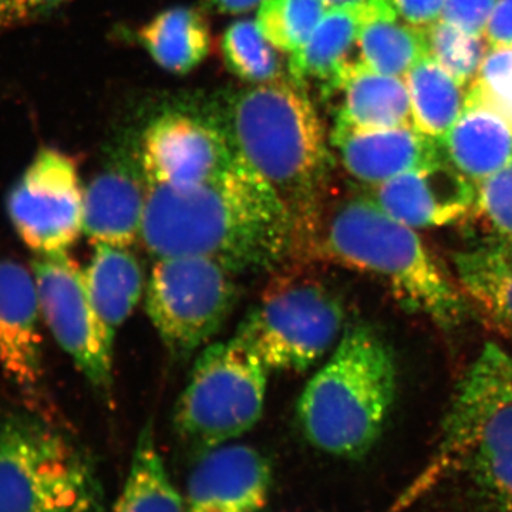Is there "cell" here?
Masks as SVG:
<instances>
[{"label": "cell", "instance_id": "35", "mask_svg": "<svg viewBox=\"0 0 512 512\" xmlns=\"http://www.w3.org/2000/svg\"><path fill=\"white\" fill-rule=\"evenodd\" d=\"M484 36L491 50L512 49V0H498Z\"/></svg>", "mask_w": 512, "mask_h": 512}, {"label": "cell", "instance_id": "30", "mask_svg": "<svg viewBox=\"0 0 512 512\" xmlns=\"http://www.w3.org/2000/svg\"><path fill=\"white\" fill-rule=\"evenodd\" d=\"M471 214L488 231L512 241V163L476 185Z\"/></svg>", "mask_w": 512, "mask_h": 512}, {"label": "cell", "instance_id": "34", "mask_svg": "<svg viewBox=\"0 0 512 512\" xmlns=\"http://www.w3.org/2000/svg\"><path fill=\"white\" fill-rule=\"evenodd\" d=\"M397 18L413 28L424 30L440 22L444 0H389Z\"/></svg>", "mask_w": 512, "mask_h": 512}, {"label": "cell", "instance_id": "36", "mask_svg": "<svg viewBox=\"0 0 512 512\" xmlns=\"http://www.w3.org/2000/svg\"><path fill=\"white\" fill-rule=\"evenodd\" d=\"M328 9H349L363 13L367 18L396 15L389 0H322Z\"/></svg>", "mask_w": 512, "mask_h": 512}, {"label": "cell", "instance_id": "9", "mask_svg": "<svg viewBox=\"0 0 512 512\" xmlns=\"http://www.w3.org/2000/svg\"><path fill=\"white\" fill-rule=\"evenodd\" d=\"M234 275L201 256L157 259L146 311L171 355L184 359L220 332L238 299Z\"/></svg>", "mask_w": 512, "mask_h": 512}, {"label": "cell", "instance_id": "15", "mask_svg": "<svg viewBox=\"0 0 512 512\" xmlns=\"http://www.w3.org/2000/svg\"><path fill=\"white\" fill-rule=\"evenodd\" d=\"M272 487L268 458L245 444L201 454L183 494L185 512H262Z\"/></svg>", "mask_w": 512, "mask_h": 512}, {"label": "cell", "instance_id": "25", "mask_svg": "<svg viewBox=\"0 0 512 512\" xmlns=\"http://www.w3.org/2000/svg\"><path fill=\"white\" fill-rule=\"evenodd\" d=\"M113 512H185L183 494L171 480L151 423L140 431Z\"/></svg>", "mask_w": 512, "mask_h": 512}, {"label": "cell", "instance_id": "13", "mask_svg": "<svg viewBox=\"0 0 512 512\" xmlns=\"http://www.w3.org/2000/svg\"><path fill=\"white\" fill-rule=\"evenodd\" d=\"M148 183L136 150L117 146L84 187L83 232L93 244L130 248L141 239Z\"/></svg>", "mask_w": 512, "mask_h": 512}, {"label": "cell", "instance_id": "14", "mask_svg": "<svg viewBox=\"0 0 512 512\" xmlns=\"http://www.w3.org/2000/svg\"><path fill=\"white\" fill-rule=\"evenodd\" d=\"M35 275L0 258V370L33 406L43 402V357Z\"/></svg>", "mask_w": 512, "mask_h": 512}, {"label": "cell", "instance_id": "21", "mask_svg": "<svg viewBox=\"0 0 512 512\" xmlns=\"http://www.w3.org/2000/svg\"><path fill=\"white\" fill-rule=\"evenodd\" d=\"M138 40L158 66L175 74L190 73L211 52L207 20L187 6L158 13L138 30Z\"/></svg>", "mask_w": 512, "mask_h": 512}, {"label": "cell", "instance_id": "18", "mask_svg": "<svg viewBox=\"0 0 512 512\" xmlns=\"http://www.w3.org/2000/svg\"><path fill=\"white\" fill-rule=\"evenodd\" d=\"M440 143L448 163L480 184L512 163V117L471 86L463 113Z\"/></svg>", "mask_w": 512, "mask_h": 512}, {"label": "cell", "instance_id": "4", "mask_svg": "<svg viewBox=\"0 0 512 512\" xmlns=\"http://www.w3.org/2000/svg\"><path fill=\"white\" fill-rule=\"evenodd\" d=\"M222 128L238 157L285 202L295 232L325 200L332 160L312 101L296 82L256 84L235 97Z\"/></svg>", "mask_w": 512, "mask_h": 512}, {"label": "cell", "instance_id": "26", "mask_svg": "<svg viewBox=\"0 0 512 512\" xmlns=\"http://www.w3.org/2000/svg\"><path fill=\"white\" fill-rule=\"evenodd\" d=\"M360 62L387 76L404 77L429 56L424 30L413 28L397 15L366 20L357 39Z\"/></svg>", "mask_w": 512, "mask_h": 512}, {"label": "cell", "instance_id": "5", "mask_svg": "<svg viewBox=\"0 0 512 512\" xmlns=\"http://www.w3.org/2000/svg\"><path fill=\"white\" fill-rule=\"evenodd\" d=\"M396 387L389 345L370 326H349L299 397L303 436L329 456L365 457L382 436Z\"/></svg>", "mask_w": 512, "mask_h": 512}, {"label": "cell", "instance_id": "23", "mask_svg": "<svg viewBox=\"0 0 512 512\" xmlns=\"http://www.w3.org/2000/svg\"><path fill=\"white\" fill-rule=\"evenodd\" d=\"M366 20L369 18L356 10H326L312 35L289 59L293 82L301 84L315 79L332 83L339 70L352 62L349 56L353 47H357Z\"/></svg>", "mask_w": 512, "mask_h": 512}, {"label": "cell", "instance_id": "1", "mask_svg": "<svg viewBox=\"0 0 512 512\" xmlns=\"http://www.w3.org/2000/svg\"><path fill=\"white\" fill-rule=\"evenodd\" d=\"M285 202L244 161L192 187L148 188L141 241L154 258L201 256L232 274L268 271L293 251Z\"/></svg>", "mask_w": 512, "mask_h": 512}, {"label": "cell", "instance_id": "3", "mask_svg": "<svg viewBox=\"0 0 512 512\" xmlns=\"http://www.w3.org/2000/svg\"><path fill=\"white\" fill-rule=\"evenodd\" d=\"M292 255L329 262L379 278L410 311L441 328L460 325L463 293L451 284L414 228L394 220L372 197L323 200L295 228Z\"/></svg>", "mask_w": 512, "mask_h": 512}, {"label": "cell", "instance_id": "7", "mask_svg": "<svg viewBox=\"0 0 512 512\" xmlns=\"http://www.w3.org/2000/svg\"><path fill=\"white\" fill-rule=\"evenodd\" d=\"M345 318L335 289L316 276L291 272L269 282L234 339L269 372L301 373L335 348Z\"/></svg>", "mask_w": 512, "mask_h": 512}, {"label": "cell", "instance_id": "29", "mask_svg": "<svg viewBox=\"0 0 512 512\" xmlns=\"http://www.w3.org/2000/svg\"><path fill=\"white\" fill-rule=\"evenodd\" d=\"M426 37L429 56L461 86L470 89L491 52L485 36L464 32L457 26L440 20L426 30Z\"/></svg>", "mask_w": 512, "mask_h": 512}, {"label": "cell", "instance_id": "28", "mask_svg": "<svg viewBox=\"0 0 512 512\" xmlns=\"http://www.w3.org/2000/svg\"><path fill=\"white\" fill-rule=\"evenodd\" d=\"M326 10L322 0H264L256 22L276 50L292 55L312 35Z\"/></svg>", "mask_w": 512, "mask_h": 512}, {"label": "cell", "instance_id": "17", "mask_svg": "<svg viewBox=\"0 0 512 512\" xmlns=\"http://www.w3.org/2000/svg\"><path fill=\"white\" fill-rule=\"evenodd\" d=\"M332 146L338 151L343 168L355 180L372 187L444 156L440 141L424 136L413 126L380 130L335 128Z\"/></svg>", "mask_w": 512, "mask_h": 512}, {"label": "cell", "instance_id": "22", "mask_svg": "<svg viewBox=\"0 0 512 512\" xmlns=\"http://www.w3.org/2000/svg\"><path fill=\"white\" fill-rule=\"evenodd\" d=\"M458 284L494 328L512 338V258L503 247L460 252L454 258Z\"/></svg>", "mask_w": 512, "mask_h": 512}, {"label": "cell", "instance_id": "19", "mask_svg": "<svg viewBox=\"0 0 512 512\" xmlns=\"http://www.w3.org/2000/svg\"><path fill=\"white\" fill-rule=\"evenodd\" d=\"M343 100L335 128L380 130L413 126L409 90L403 77L387 76L355 60L333 79Z\"/></svg>", "mask_w": 512, "mask_h": 512}, {"label": "cell", "instance_id": "12", "mask_svg": "<svg viewBox=\"0 0 512 512\" xmlns=\"http://www.w3.org/2000/svg\"><path fill=\"white\" fill-rule=\"evenodd\" d=\"M138 157L148 187L184 188L215 180L238 164L222 126L184 113H168L146 128Z\"/></svg>", "mask_w": 512, "mask_h": 512}, {"label": "cell", "instance_id": "11", "mask_svg": "<svg viewBox=\"0 0 512 512\" xmlns=\"http://www.w3.org/2000/svg\"><path fill=\"white\" fill-rule=\"evenodd\" d=\"M33 275L40 313L53 338L94 389L110 396L114 342L94 312L84 269L67 252L36 255Z\"/></svg>", "mask_w": 512, "mask_h": 512}, {"label": "cell", "instance_id": "27", "mask_svg": "<svg viewBox=\"0 0 512 512\" xmlns=\"http://www.w3.org/2000/svg\"><path fill=\"white\" fill-rule=\"evenodd\" d=\"M221 52L229 72L245 82L269 83L281 76L278 53L259 29L256 19L232 23L222 35Z\"/></svg>", "mask_w": 512, "mask_h": 512}, {"label": "cell", "instance_id": "37", "mask_svg": "<svg viewBox=\"0 0 512 512\" xmlns=\"http://www.w3.org/2000/svg\"><path fill=\"white\" fill-rule=\"evenodd\" d=\"M211 9L225 15H242L258 9L264 0H205Z\"/></svg>", "mask_w": 512, "mask_h": 512}, {"label": "cell", "instance_id": "38", "mask_svg": "<svg viewBox=\"0 0 512 512\" xmlns=\"http://www.w3.org/2000/svg\"><path fill=\"white\" fill-rule=\"evenodd\" d=\"M510 254H511V258H512V245H511V251H510Z\"/></svg>", "mask_w": 512, "mask_h": 512}, {"label": "cell", "instance_id": "10", "mask_svg": "<svg viewBox=\"0 0 512 512\" xmlns=\"http://www.w3.org/2000/svg\"><path fill=\"white\" fill-rule=\"evenodd\" d=\"M83 208L77 165L56 148H42L6 198L16 234L36 255L69 251L83 232Z\"/></svg>", "mask_w": 512, "mask_h": 512}, {"label": "cell", "instance_id": "20", "mask_svg": "<svg viewBox=\"0 0 512 512\" xmlns=\"http://www.w3.org/2000/svg\"><path fill=\"white\" fill-rule=\"evenodd\" d=\"M87 292L101 326L111 340L130 318L143 295V269L128 248L94 244L90 264L84 269Z\"/></svg>", "mask_w": 512, "mask_h": 512}, {"label": "cell", "instance_id": "32", "mask_svg": "<svg viewBox=\"0 0 512 512\" xmlns=\"http://www.w3.org/2000/svg\"><path fill=\"white\" fill-rule=\"evenodd\" d=\"M70 0H0V35L47 18Z\"/></svg>", "mask_w": 512, "mask_h": 512}, {"label": "cell", "instance_id": "2", "mask_svg": "<svg viewBox=\"0 0 512 512\" xmlns=\"http://www.w3.org/2000/svg\"><path fill=\"white\" fill-rule=\"evenodd\" d=\"M440 487L456 512H512V355L493 343L458 384L436 450L396 510Z\"/></svg>", "mask_w": 512, "mask_h": 512}, {"label": "cell", "instance_id": "24", "mask_svg": "<svg viewBox=\"0 0 512 512\" xmlns=\"http://www.w3.org/2000/svg\"><path fill=\"white\" fill-rule=\"evenodd\" d=\"M403 79L409 90L413 127L433 140H443L463 113L468 89L430 56Z\"/></svg>", "mask_w": 512, "mask_h": 512}, {"label": "cell", "instance_id": "31", "mask_svg": "<svg viewBox=\"0 0 512 512\" xmlns=\"http://www.w3.org/2000/svg\"><path fill=\"white\" fill-rule=\"evenodd\" d=\"M473 87L512 117V49L491 50Z\"/></svg>", "mask_w": 512, "mask_h": 512}, {"label": "cell", "instance_id": "6", "mask_svg": "<svg viewBox=\"0 0 512 512\" xmlns=\"http://www.w3.org/2000/svg\"><path fill=\"white\" fill-rule=\"evenodd\" d=\"M0 512H106L92 458L46 414L0 420Z\"/></svg>", "mask_w": 512, "mask_h": 512}, {"label": "cell", "instance_id": "8", "mask_svg": "<svg viewBox=\"0 0 512 512\" xmlns=\"http://www.w3.org/2000/svg\"><path fill=\"white\" fill-rule=\"evenodd\" d=\"M268 375L237 339L208 346L175 403V433L200 456L244 436L264 413Z\"/></svg>", "mask_w": 512, "mask_h": 512}, {"label": "cell", "instance_id": "33", "mask_svg": "<svg viewBox=\"0 0 512 512\" xmlns=\"http://www.w3.org/2000/svg\"><path fill=\"white\" fill-rule=\"evenodd\" d=\"M498 0H444L441 20L473 35H484Z\"/></svg>", "mask_w": 512, "mask_h": 512}, {"label": "cell", "instance_id": "16", "mask_svg": "<svg viewBox=\"0 0 512 512\" xmlns=\"http://www.w3.org/2000/svg\"><path fill=\"white\" fill-rule=\"evenodd\" d=\"M372 198L386 214L409 227H443L470 214L476 184L443 156L376 185Z\"/></svg>", "mask_w": 512, "mask_h": 512}]
</instances>
